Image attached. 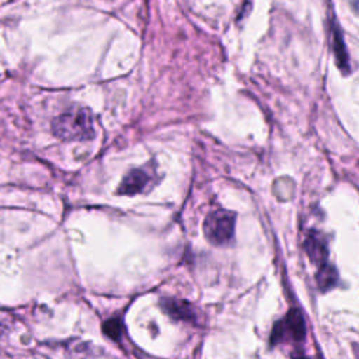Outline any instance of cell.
Returning <instances> with one entry per match:
<instances>
[{"label":"cell","mask_w":359,"mask_h":359,"mask_svg":"<svg viewBox=\"0 0 359 359\" xmlns=\"http://www.w3.org/2000/svg\"><path fill=\"white\" fill-rule=\"evenodd\" d=\"M52 132L62 140H88L94 137V118L88 108L74 107L56 116Z\"/></svg>","instance_id":"obj_1"},{"label":"cell","mask_w":359,"mask_h":359,"mask_svg":"<svg viewBox=\"0 0 359 359\" xmlns=\"http://www.w3.org/2000/svg\"><path fill=\"white\" fill-rule=\"evenodd\" d=\"M234 215L227 210H213L203 222V231L206 238L216 245L229 243L234 234Z\"/></svg>","instance_id":"obj_2"},{"label":"cell","mask_w":359,"mask_h":359,"mask_svg":"<svg viewBox=\"0 0 359 359\" xmlns=\"http://www.w3.org/2000/svg\"><path fill=\"white\" fill-rule=\"evenodd\" d=\"M306 335V324L299 310H290L282 320L275 323L271 332V344L299 342Z\"/></svg>","instance_id":"obj_3"},{"label":"cell","mask_w":359,"mask_h":359,"mask_svg":"<svg viewBox=\"0 0 359 359\" xmlns=\"http://www.w3.org/2000/svg\"><path fill=\"white\" fill-rule=\"evenodd\" d=\"M150 184V174L143 168L130 170L121 181L118 187V194L121 195H135L144 192Z\"/></svg>","instance_id":"obj_4"},{"label":"cell","mask_w":359,"mask_h":359,"mask_svg":"<svg viewBox=\"0 0 359 359\" xmlns=\"http://www.w3.org/2000/svg\"><path fill=\"white\" fill-rule=\"evenodd\" d=\"M304 250L309 257V259L316 264L317 266L327 262L328 250L324 238L317 231H310L306 241H304Z\"/></svg>","instance_id":"obj_5"},{"label":"cell","mask_w":359,"mask_h":359,"mask_svg":"<svg viewBox=\"0 0 359 359\" xmlns=\"http://www.w3.org/2000/svg\"><path fill=\"white\" fill-rule=\"evenodd\" d=\"M161 307L174 320L189 321L195 318L194 307L188 302L181 299H163Z\"/></svg>","instance_id":"obj_6"},{"label":"cell","mask_w":359,"mask_h":359,"mask_svg":"<svg viewBox=\"0 0 359 359\" xmlns=\"http://www.w3.org/2000/svg\"><path fill=\"white\" fill-rule=\"evenodd\" d=\"M332 52H334L337 65L339 66L341 70H344L346 73L349 70V57H348V53H346V48H345L342 34L337 27L332 31Z\"/></svg>","instance_id":"obj_7"},{"label":"cell","mask_w":359,"mask_h":359,"mask_svg":"<svg viewBox=\"0 0 359 359\" xmlns=\"http://www.w3.org/2000/svg\"><path fill=\"white\" fill-rule=\"evenodd\" d=\"M316 279H317V285L321 290H328V289L334 287L338 280L337 269L331 264L325 262V264L320 265Z\"/></svg>","instance_id":"obj_8"},{"label":"cell","mask_w":359,"mask_h":359,"mask_svg":"<svg viewBox=\"0 0 359 359\" xmlns=\"http://www.w3.org/2000/svg\"><path fill=\"white\" fill-rule=\"evenodd\" d=\"M122 331H123V327L118 318H112L104 324V332L114 339H118L121 337Z\"/></svg>","instance_id":"obj_9"},{"label":"cell","mask_w":359,"mask_h":359,"mask_svg":"<svg viewBox=\"0 0 359 359\" xmlns=\"http://www.w3.org/2000/svg\"><path fill=\"white\" fill-rule=\"evenodd\" d=\"M293 359H311V358H309V356H306V355H296V356H293Z\"/></svg>","instance_id":"obj_10"}]
</instances>
